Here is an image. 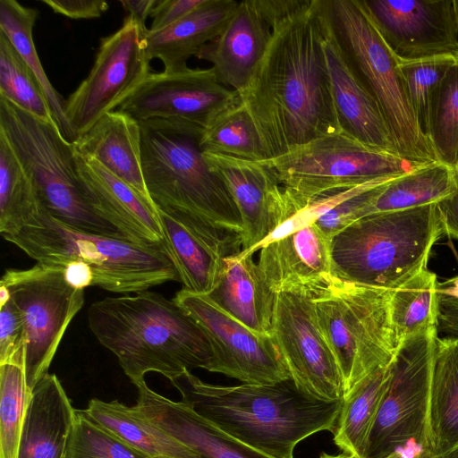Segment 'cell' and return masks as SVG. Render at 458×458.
Returning a JSON list of instances; mask_svg holds the SVG:
<instances>
[{
	"label": "cell",
	"instance_id": "1",
	"mask_svg": "<svg viewBox=\"0 0 458 458\" xmlns=\"http://www.w3.org/2000/svg\"><path fill=\"white\" fill-rule=\"evenodd\" d=\"M320 0L273 25L248 86L239 94L259 132L266 159L340 132L323 51Z\"/></svg>",
	"mask_w": 458,
	"mask_h": 458
},
{
	"label": "cell",
	"instance_id": "2",
	"mask_svg": "<svg viewBox=\"0 0 458 458\" xmlns=\"http://www.w3.org/2000/svg\"><path fill=\"white\" fill-rule=\"evenodd\" d=\"M182 402L221 430L273 458H293L295 446L321 431H334L344 400L326 401L292 377L274 384L220 386L191 371L171 380Z\"/></svg>",
	"mask_w": 458,
	"mask_h": 458
},
{
	"label": "cell",
	"instance_id": "3",
	"mask_svg": "<svg viewBox=\"0 0 458 458\" xmlns=\"http://www.w3.org/2000/svg\"><path fill=\"white\" fill-rule=\"evenodd\" d=\"M87 316L93 335L134 385L145 381L148 372L171 381L185 371L209 369L212 352L203 331L158 293L106 297L91 303Z\"/></svg>",
	"mask_w": 458,
	"mask_h": 458
},
{
	"label": "cell",
	"instance_id": "4",
	"mask_svg": "<svg viewBox=\"0 0 458 458\" xmlns=\"http://www.w3.org/2000/svg\"><path fill=\"white\" fill-rule=\"evenodd\" d=\"M140 123L142 174L157 210L193 232L216 225L241 233L239 210L200 149L204 130L179 119Z\"/></svg>",
	"mask_w": 458,
	"mask_h": 458
},
{
	"label": "cell",
	"instance_id": "5",
	"mask_svg": "<svg viewBox=\"0 0 458 458\" xmlns=\"http://www.w3.org/2000/svg\"><path fill=\"white\" fill-rule=\"evenodd\" d=\"M1 235L38 263L62 268L71 262L87 264L94 286L107 292L129 294L180 282L165 242L144 246L76 230L54 217L39 200Z\"/></svg>",
	"mask_w": 458,
	"mask_h": 458
},
{
	"label": "cell",
	"instance_id": "6",
	"mask_svg": "<svg viewBox=\"0 0 458 458\" xmlns=\"http://www.w3.org/2000/svg\"><path fill=\"white\" fill-rule=\"evenodd\" d=\"M443 233L436 203L367 215L332 237V276L394 290L427 267Z\"/></svg>",
	"mask_w": 458,
	"mask_h": 458
},
{
	"label": "cell",
	"instance_id": "7",
	"mask_svg": "<svg viewBox=\"0 0 458 458\" xmlns=\"http://www.w3.org/2000/svg\"><path fill=\"white\" fill-rule=\"evenodd\" d=\"M0 132L29 176L39 202L54 217L79 231L131 241L90 205L77 171L73 144L63 137L55 123L0 97Z\"/></svg>",
	"mask_w": 458,
	"mask_h": 458
},
{
	"label": "cell",
	"instance_id": "8",
	"mask_svg": "<svg viewBox=\"0 0 458 458\" xmlns=\"http://www.w3.org/2000/svg\"><path fill=\"white\" fill-rule=\"evenodd\" d=\"M322 6L354 73L377 103L399 156L420 165L438 162L418 124L399 62L361 0H322Z\"/></svg>",
	"mask_w": 458,
	"mask_h": 458
},
{
	"label": "cell",
	"instance_id": "9",
	"mask_svg": "<svg viewBox=\"0 0 458 458\" xmlns=\"http://www.w3.org/2000/svg\"><path fill=\"white\" fill-rule=\"evenodd\" d=\"M391 294L392 290L334 276L316 288L317 321L341 371L345 394L369 374L388 366L397 352Z\"/></svg>",
	"mask_w": 458,
	"mask_h": 458
},
{
	"label": "cell",
	"instance_id": "10",
	"mask_svg": "<svg viewBox=\"0 0 458 458\" xmlns=\"http://www.w3.org/2000/svg\"><path fill=\"white\" fill-rule=\"evenodd\" d=\"M295 213L310 199L334 190L398 177L422 165L336 132L266 159Z\"/></svg>",
	"mask_w": 458,
	"mask_h": 458
},
{
	"label": "cell",
	"instance_id": "11",
	"mask_svg": "<svg viewBox=\"0 0 458 458\" xmlns=\"http://www.w3.org/2000/svg\"><path fill=\"white\" fill-rule=\"evenodd\" d=\"M437 329L403 341L391 362L388 384L369 435L364 458L394 452L425 457L433 349Z\"/></svg>",
	"mask_w": 458,
	"mask_h": 458
},
{
	"label": "cell",
	"instance_id": "12",
	"mask_svg": "<svg viewBox=\"0 0 458 458\" xmlns=\"http://www.w3.org/2000/svg\"><path fill=\"white\" fill-rule=\"evenodd\" d=\"M0 284L24 321L25 376L29 388L47 375L67 327L84 304V289L72 286L64 268L37 263L27 269H8Z\"/></svg>",
	"mask_w": 458,
	"mask_h": 458
},
{
	"label": "cell",
	"instance_id": "13",
	"mask_svg": "<svg viewBox=\"0 0 458 458\" xmlns=\"http://www.w3.org/2000/svg\"><path fill=\"white\" fill-rule=\"evenodd\" d=\"M147 30L125 17L117 31L101 38L89 73L66 99L65 114L76 140L114 111L150 73Z\"/></svg>",
	"mask_w": 458,
	"mask_h": 458
},
{
	"label": "cell",
	"instance_id": "14",
	"mask_svg": "<svg viewBox=\"0 0 458 458\" xmlns=\"http://www.w3.org/2000/svg\"><path fill=\"white\" fill-rule=\"evenodd\" d=\"M317 287L295 286L275 293L271 335L300 387L322 400H344L341 371L317 321Z\"/></svg>",
	"mask_w": 458,
	"mask_h": 458
},
{
	"label": "cell",
	"instance_id": "15",
	"mask_svg": "<svg viewBox=\"0 0 458 458\" xmlns=\"http://www.w3.org/2000/svg\"><path fill=\"white\" fill-rule=\"evenodd\" d=\"M173 301L206 335L212 352L208 371L252 385L274 384L291 377L271 335L248 328L206 294L182 288Z\"/></svg>",
	"mask_w": 458,
	"mask_h": 458
},
{
	"label": "cell",
	"instance_id": "16",
	"mask_svg": "<svg viewBox=\"0 0 458 458\" xmlns=\"http://www.w3.org/2000/svg\"><path fill=\"white\" fill-rule=\"evenodd\" d=\"M241 102L220 83L212 68L150 72L117 107L139 122L179 119L203 130L219 114Z\"/></svg>",
	"mask_w": 458,
	"mask_h": 458
},
{
	"label": "cell",
	"instance_id": "17",
	"mask_svg": "<svg viewBox=\"0 0 458 458\" xmlns=\"http://www.w3.org/2000/svg\"><path fill=\"white\" fill-rule=\"evenodd\" d=\"M361 4L398 61L458 56L452 0H361Z\"/></svg>",
	"mask_w": 458,
	"mask_h": 458
},
{
	"label": "cell",
	"instance_id": "18",
	"mask_svg": "<svg viewBox=\"0 0 458 458\" xmlns=\"http://www.w3.org/2000/svg\"><path fill=\"white\" fill-rule=\"evenodd\" d=\"M202 153L225 184L239 210L242 252L254 254L293 215L276 172L266 160Z\"/></svg>",
	"mask_w": 458,
	"mask_h": 458
},
{
	"label": "cell",
	"instance_id": "19",
	"mask_svg": "<svg viewBox=\"0 0 458 458\" xmlns=\"http://www.w3.org/2000/svg\"><path fill=\"white\" fill-rule=\"evenodd\" d=\"M273 25L260 0L239 2L220 34L196 57L211 63L217 81L241 94L266 53Z\"/></svg>",
	"mask_w": 458,
	"mask_h": 458
},
{
	"label": "cell",
	"instance_id": "20",
	"mask_svg": "<svg viewBox=\"0 0 458 458\" xmlns=\"http://www.w3.org/2000/svg\"><path fill=\"white\" fill-rule=\"evenodd\" d=\"M321 9L322 46L341 132L369 147L399 156L377 103L354 73L328 23L322 0Z\"/></svg>",
	"mask_w": 458,
	"mask_h": 458
},
{
	"label": "cell",
	"instance_id": "21",
	"mask_svg": "<svg viewBox=\"0 0 458 458\" xmlns=\"http://www.w3.org/2000/svg\"><path fill=\"white\" fill-rule=\"evenodd\" d=\"M74 157L87 198L100 216L132 242L144 246L165 242L158 210L151 201L94 158L75 149Z\"/></svg>",
	"mask_w": 458,
	"mask_h": 458
},
{
	"label": "cell",
	"instance_id": "22",
	"mask_svg": "<svg viewBox=\"0 0 458 458\" xmlns=\"http://www.w3.org/2000/svg\"><path fill=\"white\" fill-rule=\"evenodd\" d=\"M158 216L165 244L183 289L208 294L218 281L224 259L242 251L241 233L224 227L199 233L159 210Z\"/></svg>",
	"mask_w": 458,
	"mask_h": 458
},
{
	"label": "cell",
	"instance_id": "23",
	"mask_svg": "<svg viewBox=\"0 0 458 458\" xmlns=\"http://www.w3.org/2000/svg\"><path fill=\"white\" fill-rule=\"evenodd\" d=\"M330 243L312 223L264 243L258 264L274 293L318 285L332 276Z\"/></svg>",
	"mask_w": 458,
	"mask_h": 458
},
{
	"label": "cell",
	"instance_id": "24",
	"mask_svg": "<svg viewBox=\"0 0 458 458\" xmlns=\"http://www.w3.org/2000/svg\"><path fill=\"white\" fill-rule=\"evenodd\" d=\"M135 386L139 410L201 458H273L229 436L182 401L174 402L151 390L145 381Z\"/></svg>",
	"mask_w": 458,
	"mask_h": 458
},
{
	"label": "cell",
	"instance_id": "25",
	"mask_svg": "<svg viewBox=\"0 0 458 458\" xmlns=\"http://www.w3.org/2000/svg\"><path fill=\"white\" fill-rule=\"evenodd\" d=\"M76 411L58 377L47 374L31 391L17 458H66Z\"/></svg>",
	"mask_w": 458,
	"mask_h": 458
},
{
	"label": "cell",
	"instance_id": "26",
	"mask_svg": "<svg viewBox=\"0 0 458 458\" xmlns=\"http://www.w3.org/2000/svg\"><path fill=\"white\" fill-rule=\"evenodd\" d=\"M72 144L76 151L97 160L152 202L142 174L138 120L116 109L102 116Z\"/></svg>",
	"mask_w": 458,
	"mask_h": 458
},
{
	"label": "cell",
	"instance_id": "27",
	"mask_svg": "<svg viewBox=\"0 0 458 458\" xmlns=\"http://www.w3.org/2000/svg\"><path fill=\"white\" fill-rule=\"evenodd\" d=\"M206 295L252 331L272 335L275 293L253 254L241 251L225 258L216 286Z\"/></svg>",
	"mask_w": 458,
	"mask_h": 458
},
{
	"label": "cell",
	"instance_id": "28",
	"mask_svg": "<svg viewBox=\"0 0 458 458\" xmlns=\"http://www.w3.org/2000/svg\"><path fill=\"white\" fill-rule=\"evenodd\" d=\"M234 0H205L176 22L145 33L149 58L159 59L165 72L187 68V61L216 38L237 8Z\"/></svg>",
	"mask_w": 458,
	"mask_h": 458
},
{
	"label": "cell",
	"instance_id": "29",
	"mask_svg": "<svg viewBox=\"0 0 458 458\" xmlns=\"http://www.w3.org/2000/svg\"><path fill=\"white\" fill-rule=\"evenodd\" d=\"M428 444L426 456L442 454L458 445V337L435 338Z\"/></svg>",
	"mask_w": 458,
	"mask_h": 458
},
{
	"label": "cell",
	"instance_id": "30",
	"mask_svg": "<svg viewBox=\"0 0 458 458\" xmlns=\"http://www.w3.org/2000/svg\"><path fill=\"white\" fill-rule=\"evenodd\" d=\"M82 411L92 421L148 458H201L197 451L153 423L136 405L93 398Z\"/></svg>",
	"mask_w": 458,
	"mask_h": 458
},
{
	"label": "cell",
	"instance_id": "31",
	"mask_svg": "<svg viewBox=\"0 0 458 458\" xmlns=\"http://www.w3.org/2000/svg\"><path fill=\"white\" fill-rule=\"evenodd\" d=\"M391 363L378 368L344 397L334 429V442L343 452L364 458L369 432L389 381Z\"/></svg>",
	"mask_w": 458,
	"mask_h": 458
},
{
	"label": "cell",
	"instance_id": "32",
	"mask_svg": "<svg viewBox=\"0 0 458 458\" xmlns=\"http://www.w3.org/2000/svg\"><path fill=\"white\" fill-rule=\"evenodd\" d=\"M38 15L37 9L23 6L15 0H0V31L9 38L39 81L61 134L74 143L76 137L65 114L66 100L48 80L34 45L32 32Z\"/></svg>",
	"mask_w": 458,
	"mask_h": 458
},
{
	"label": "cell",
	"instance_id": "33",
	"mask_svg": "<svg viewBox=\"0 0 458 458\" xmlns=\"http://www.w3.org/2000/svg\"><path fill=\"white\" fill-rule=\"evenodd\" d=\"M454 188L455 170L440 162L425 164L388 182L370 214L437 203Z\"/></svg>",
	"mask_w": 458,
	"mask_h": 458
},
{
	"label": "cell",
	"instance_id": "34",
	"mask_svg": "<svg viewBox=\"0 0 458 458\" xmlns=\"http://www.w3.org/2000/svg\"><path fill=\"white\" fill-rule=\"evenodd\" d=\"M438 284L427 267L392 290L391 318L400 344L414 335L437 329Z\"/></svg>",
	"mask_w": 458,
	"mask_h": 458
},
{
	"label": "cell",
	"instance_id": "35",
	"mask_svg": "<svg viewBox=\"0 0 458 458\" xmlns=\"http://www.w3.org/2000/svg\"><path fill=\"white\" fill-rule=\"evenodd\" d=\"M424 135L438 162L458 169V56L432 90Z\"/></svg>",
	"mask_w": 458,
	"mask_h": 458
},
{
	"label": "cell",
	"instance_id": "36",
	"mask_svg": "<svg viewBox=\"0 0 458 458\" xmlns=\"http://www.w3.org/2000/svg\"><path fill=\"white\" fill-rule=\"evenodd\" d=\"M202 152L266 160L257 128L242 101L215 118L199 139Z\"/></svg>",
	"mask_w": 458,
	"mask_h": 458
},
{
	"label": "cell",
	"instance_id": "37",
	"mask_svg": "<svg viewBox=\"0 0 458 458\" xmlns=\"http://www.w3.org/2000/svg\"><path fill=\"white\" fill-rule=\"evenodd\" d=\"M0 97L39 119L55 123L39 81L1 31Z\"/></svg>",
	"mask_w": 458,
	"mask_h": 458
},
{
	"label": "cell",
	"instance_id": "38",
	"mask_svg": "<svg viewBox=\"0 0 458 458\" xmlns=\"http://www.w3.org/2000/svg\"><path fill=\"white\" fill-rule=\"evenodd\" d=\"M30 397L25 366L0 364V458H17Z\"/></svg>",
	"mask_w": 458,
	"mask_h": 458
},
{
	"label": "cell",
	"instance_id": "39",
	"mask_svg": "<svg viewBox=\"0 0 458 458\" xmlns=\"http://www.w3.org/2000/svg\"><path fill=\"white\" fill-rule=\"evenodd\" d=\"M38 200L29 176L6 138L0 133V233Z\"/></svg>",
	"mask_w": 458,
	"mask_h": 458
},
{
	"label": "cell",
	"instance_id": "40",
	"mask_svg": "<svg viewBox=\"0 0 458 458\" xmlns=\"http://www.w3.org/2000/svg\"><path fill=\"white\" fill-rule=\"evenodd\" d=\"M66 458H148L77 410Z\"/></svg>",
	"mask_w": 458,
	"mask_h": 458
},
{
	"label": "cell",
	"instance_id": "41",
	"mask_svg": "<svg viewBox=\"0 0 458 458\" xmlns=\"http://www.w3.org/2000/svg\"><path fill=\"white\" fill-rule=\"evenodd\" d=\"M455 57L441 55L416 61H398L411 106L423 134L431 92Z\"/></svg>",
	"mask_w": 458,
	"mask_h": 458
},
{
	"label": "cell",
	"instance_id": "42",
	"mask_svg": "<svg viewBox=\"0 0 458 458\" xmlns=\"http://www.w3.org/2000/svg\"><path fill=\"white\" fill-rule=\"evenodd\" d=\"M393 179L394 178L378 180L366 184L320 216L313 225L332 239L334 235L356 220L369 215L376 199L386 184Z\"/></svg>",
	"mask_w": 458,
	"mask_h": 458
},
{
	"label": "cell",
	"instance_id": "43",
	"mask_svg": "<svg viewBox=\"0 0 458 458\" xmlns=\"http://www.w3.org/2000/svg\"><path fill=\"white\" fill-rule=\"evenodd\" d=\"M0 307V364L25 366L26 331L21 314L11 298Z\"/></svg>",
	"mask_w": 458,
	"mask_h": 458
},
{
	"label": "cell",
	"instance_id": "44",
	"mask_svg": "<svg viewBox=\"0 0 458 458\" xmlns=\"http://www.w3.org/2000/svg\"><path fill=\"white\" fill-rule=\"evenodd\" d=\"M205 0H157L151 17L152 24L148 30L164 29L198 8Z\"/></svg>",
	"mask_w": 458,
	"mask_h": 458
},
{
	"label": "cell",
	"instance_id": "45",
	"mask_svg": "<svg viewBox=\"0 0 458 458\" xmlns=\"http://www.w3.org/2000/svg\"><path fill=\"white\" fill-rule=\"evenodd\" d=\"M55 13L71 19H94L100 17L108 4L101 0H42Z\"/></svg>",
	"mask_w": 458,
	"mask_h": 458
},
{
	"label": "cell",
	"instance_id": "46",
	"mask_svg": "<svg viewBox=\"0 0 458 458\" xmlns=\"http://www.w3.org/2000/svg\"><path fill=\"white\" fill-rule=\"evenodd\" d=\"M444 233L458 240V171L454 191L436 203Z\"/></svg>",
	"mask_w": 458,
	"mask_h": 458
},
{
	"label": "cell",
	"instance_id": "47",
	"mask_svg": "<svg viewBox=\"0 0 458 458\" xmlns=\"http://www.w3.org/2000/svg\"><path fill=\"white\" fill-rule=\"evenodd\" d=\"M437 332L458 337V299L439 293Z\"/></svg>",
	"mask_w": 458,
	"mask_h": 458
},
{
	"label": "cell",
	"instance_id": "48",
	"mask_svg": "<svg viewBox=\"0 0 458 458\" xmlns=\"http://www.w3.org/2000/svg\"><path fill=\"white\" fill-rule=\"evenodd\" d=\"M64 272L66 281L75 288L85 289L88 286H94V273L85 263H68L64 267Z\"/></svg>",
	"mask_w": 458,
	"mask_h": 458
},
{
	"label": "cell",
	"instance_id": "49",
	"mask_svg": "<svg viewBox=\"0 0 458 458\" xmlns=\"http://www.w3.org/2000/svg\"><path fill=\"white\" fill-rule=\"evenodd\" d=\"M157 0H121L126 17H131L145 25V21L148 16H151Z\"/></svg>",
	"mask_w": 458,
	"mask_h": 458
},
{
	"label": "cell",
	"instance_id": "50",
	"mask_svg": "<svg viewBox=\"0 0 458 458\" xmlns=\"http://www.w3.org/2000/svg\"><path fill=\"white\" fill-rule=\"evenodd\" d=\"M438 293L458 299V276L439 284Z\"/></svg>",
	"mask_w": 458,
	"mask_h": 458
},
{
	"label": "cell",
	"instance_id": "51",
	"mask_svg": "<svg viewBox=\"0 0 458 458\" xmlns=\"http://www.w3.org/2000/svg\"><path fill=\"white\" fill-rule=\"evenodd\" d=\"M424 458H458V445L442 454L428 455Z\"/></svg>",
	"mask_w": 458,
	"mask_h": 458
},
{
	"label": "cell",
	"instance_id": "52",
	"mask_svg": "<svg viewBox=\"0 0 458 458\" xmlns=\"http://www.w3.org/2000/svg\"><path fill=\"white\" fill-rule=\"evenodd\" d=\"M384 458H421V455L408 452H394Z\"/></svg>",
	"mask_w": 458,
	"mask_h": 458
},
{
	"label": "cell",
	"instance_id": "53",
	"mask_svg": "<svg viewBox=\"0 0 458 458\" xmlns=\"http://www.w3.org/2000/svg\"><path fill=\"white\" fill-rule=\"evenodd\" d=\"M11 298L9 290L3 284H0V306L7 302Z\"/></svg>",
	"mask_w": 458,
	"mask_h": 458
},
{
	"label": "cell",
	"instance_id": "54",
	"mask_svg": "<svg viewBox=\"0 0 458 458\" xmlns=\"http://www.w3.org/2000/svg\"><path fill=\"white\" fill-rule=\"evenodd\" d=\"M319 458H356V457L350 454L344 453V452H343L340 454H336V455L328 454L323 452L320 454Z\"/></svg>",
	"mask_w": 458,
	"mask_h": 458
},
{
	"label": "cell",
	"instance_id": "55",
	"mask_svg": "<svg viewBox=\"0 0 458 458\" xmlns=\"http://www.w3.org/2000/svg\"><path fill=\"white\" fill-rule=\"evenodd\" d=\"M452 4H453L454 21H455V25H456L457 34H458V0H452Z\"/></svg>",
	"mask_w": 458,
	"mask_h": 458
},
{
	"label": "cell",
	"instance_id": "56",
	"mask_svg": "<svg viewBox=\"0 0 458 458\" xmlns=\"http://www.w3.org/2000/svg\"><path fill=\"white\" fill-rule=\"evenodd\" d=\"M457 171H458V169H457Z\"/></svg>",
	"mask_w": 458,
	"mask_h": 458
}]
</instances>
